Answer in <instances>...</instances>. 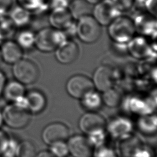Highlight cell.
Masks as SVG:
<instances>
[{
	"label": "cell",
	"mask_w": 157,
	"mask_h": 157,
	"mask_svg": "<svg viewBox=\"0 0 157 157\" xmlns=\"http://www.w3.org/2000/svg\"><path fill=\"white\" fill-rule=\"evenodd\" d=\"M136 27L132 18L119 15L108 26L107 33L113 42L120 45L127 44L134 36Z\"/></svg>",
	"instance_id": "1"
},
{
	"label": "cell",
	"mask_w": 157,
	"mask_h": 157,
	"mask_svg": "<svg viewBox=\"0 0 157 157\" xmlns=\"http://www.w3.org/2000/svg\"><path fill=\"white\" fill-rule=\"evenodd\" d=\"M63 31L52 27H45L35 33L34 47L40 52H54L62 42L67 40Z\"/></svg>",
	"instance_id": "2"
},
{
	"label": "cell",
	"mask_w": 157,
	"mask_h": 157,
	"mask_svg": "<svg viewBox=\"0 0 157 157\" xmlns=\"http://www.w3.org/2000/svg\"><path fill=\"white\" fill-rule=\"evenodd\" d=\"M75 33L78 38L86 44L96 42L101 35V26L90 14L83 16L75 23Z\"/></svg>",
	"instance_id": "3"
},
{
	"label": "cell",
	"mask_w": 157,
	"mask_h": 157,
	"mask_svg": "<svg viewBox=\"0 0 157 157\" xmlns=\"http://www.w3.org/2000/svg\"><path fill=\"white\" fill-rule=\"evenodd\" d=\"M31 114L26 108L16 103H10L2 112L3 123L12 129H22L29 123Z\"/></svg>",
	"instance_id": "4"
},
{
	"label": "cell",
	"mask_w": 157,
	"mask_h": 157,
	"mask_svg": "<svg viewBox=\"0 0 157 157\" xmlns=\"http://www.w3.org/2000/svg\"><path fill=\"white\" fill-rule=\"evenodd\" d=\"M12 72L15 80L24 85L35 83L40 74L36 64L33 61L24 58L12 64Z\"/></svg>",
	"instance_id": "5"
},
{
	"label": "cell",
	"mask_w": 157,
	"mask_h": 157,
	"mask_svg": "<svg viewBox=\"0 0 157 157\" xmlns=\"http://www.w3.org/2000/svg\"><path fill=\"white\" fill-rule=\"evenodd\" d=\"M66 89L72 98L80 99L86 93L94 90V87L91 78L83 74H75L67 80Z\"/></svg>",
	"instance_id": "6"
},
{
	"label": "cell",
	"mask_w": 157,
	"mask_h": 157,
	"mask_svg": "<svg viewBox=\"0 0 157 157\" xmlns=\"http://www.w3.org/2000/svg\"><path fill=\"white\" fill-rule=\"evenodd\" d=\"M107 122L101 115L96 112H88L80 118L78 127L87 136L105 131Z\"/></svg>",
	"instance_id": "7"
},
{
	"label": "cell",
	"mask_w": 157,
	"mask_h": 157,
	"mask_svg": "<svg viewBox=\"0 0 157 157\" xmlns=\"http://www.w3.org/2000/svg\"><path fill=\"white\" fill-rule=\"evenodd\" d=\"M92 16L101 26H108L121 13L109 0H102L94 4L92 9Z\"/></svg>",
	"instance_id": "8"
},
{
	"label": "cell",
	"mask_w": 157,
	"mask_h": 157,
	"mask_svg": "<svg viewBox=\"0 0 157 157\" xmlns=\"http://www.w3.org/2000/svg\"><path fill=\"white\" fill-rule=\"evenodd\" d=\"M69 129L64 123L53 122L46 126L42 131L43 141L50 145L55 142L66 141L69 137Z\"/></svg>",
	"instance_id": "9"
},
{
	"label": "cell",
	"mask_w": 157,
	"mask_h": 157,
	"mask_svg": "<svg viewBox=\"0 0 157 157\" xmlns=\"http://www.w3.org/2000/svg\"><path fill=\"white\" fill-rule=\"evenodd\" d=\"M69 153L73 157H91L93 147L87 137L82 135H74L69 137L66 142Z\"/></svg>",
	"instance_id": "10"
},
{
	"label": "cell",
	"mask_w": 157,
	"mask_h": 157,
	"mask_svg": "<svg viewBox=\"0 0 157 157\" xmlns=\"http://www.w3.org/2000/svg\"><path fill=\"white\" fill-rule=\"evenodd\" d=\"M55 55L57 61L63 64L73 63L79 55V47L77 44L71 39H67L56 48Z\"/></svg>",
	"instance_id": "11"
},
{
	"label": "cell",
	"mask_w": 157,
	"mask_h": 157,
	"mask_svg": "<svg viewBox=\"0 0 157 157\" xmlns=\"http://www.w3.org/2000/svg\"><path fill=\"white\" fill-rule=\"evenodd\" d=\"M91 80L94 89L104 92L113 87L115 82L113 71L110 67L101 66L94 71Z\"/></svg>",
	"instance_id": "12"
},
{
	"label": "cell",
	"mask_w": 157,
	"mask_h": 157,
	"mask_svg": "<svg viewBox=\"0 0 157 157\" xmlns=\"http://www.w3.org/2000/svg\"><path fill=\"white\" fill-rule=\"evenodd\" d=\"M0 53L2 61L7 64H13L23 58V50L15 41L10 39L0 45Z\"/></svg>",
	"instance_id": "13"
},
{
	"label": "cell",
	"mask_w": 157,
	"mask_h": 157,
	"mask_svg": "<svg viewBox=\"0 0 157 157\" xmlns=\"http://www.w3.org/2000/svg\"><path fill=\"white\" fill-rule=\"evenodd\" d=\"M126 46L131 55L137 59L147 58L153 52L147 39L142 36H134Z\"/></svg>",
	"instance_id": "14"
},
{
	"label": "cell",
	"mask_w": 157,
	"mask_h": 157,
	"mask_svg": "<svg viewBox=\"0 0 157 157\" xmlns=\"http://www.w3.org/2000/svg\"><path fill=\"white\" fill-rule=\"evenodd\" d=\"M106 128L112 137L120 139L131 134L133 126L129 119L118 117L112 119L109 124L107 123Z\"/></svg>",
	"instance_id": "15"
},
{
	"label": "cell",
	"mask_w": 157,
	"mask_h": 157,
	"mask_svg": "<svg viewBox=\"0 0 157 157\" xmlns=\"http://www.w3.org/2000/svg\"><path fill=\"white\" fill-rule=\"evenodd\" d=\"M48 20L52 28L61 31H64L74 24V19L68 9L52 10Z\"/></svg>",
	"instance_id": "16"
},
{
	"label": "cell",
	"mask_w": 157,
	"mask_h": 157,
	"mask_svg": "<svg viewBox=\"0 0 157 157\" xmlns=\"http://www.w3.org/2000/svg\"><path fill=\"white\" fill-rule=\"evenodd\" d=\"M118 139L117 150L120 157H134L137 151L142 146L140 141L131 134Z\"/></svg>",
	"instance_id": "17"
},
{
	"label": "cell",
	"mask_w": 157,
	"mask_h": 157,
	"mask_svg": "<svg viewBox=\"0 0 157 157\" xmlns=\"http://www.w3.org/2000/svg\"><path fill=\"white\" fill-rule=\"evenodd\" d=\"M27 109L31 113H39L42 112L47 105L45 95L40 91L33 90L25 95Z\"/></svg>",
	"instance_id": "18"
},
{
	"label": "cell",
	"mask_w": 157,
	"mask_h": 157,
	"mask_svg": "<svg viewBox=\"0 0 157 157\" xmlns=\"http://www.w3.org/2000/svg\"><path fill=\"white\" fill-rule=\"evenodd\" d=\"M7 15L16 28H24L32 19V13L25 8L17 5L10 9Z\"/></svg>",
	"instance_id": "19"
},
{
	"label": "cell",
	"mask_w": 157,
	"mask_h": 157,
	"mask_svg": "<svg viewBox=\"0 0 157 157\" xmlns=\"http://www.w3.org/2000/svg\"><path fill=\"white\" fill-rule=\"evenodd\" d=\"M2 94L4 98L10 103L15 102L25 95V85L16 80L6 82Z\"/></svg>",
	"instance_id": "20"
},
{
	"label": "cell",
	"mask_w": 157,
	"mask_h": 157,
	"mask_svg": "<svg viewBox=\"0 0 157 157\" xmlns=\"http://www.w3.org/2000/svg\"><path fill=\"white\" fill-rule=\"evenodd\" d=\"M136 31L138 29L144 34L148 36H156V24L155 20L151 18H147V15H138L133 20Z\"/></svg>",
	"instance_id": "21"
},
{
	"label": "cell",
	"mask_w": 157,
	"mask_h": 157,
	"mask_svg": "<svg viewBox=\"0 0 157 157\" xmlns=\"http://www.w3.org/2000/svg\"><path fill=\"white\" fill-rule=\"evenodd\" d=\"M80 100L82 107L88 112H96L103 104L101 95L94 90L86 93Z\"/></svg>",
	"instance_id": "22"
},
{
	"label": "cell",
	"mask_w": 157,
	"mask_h": 157,
	"mask_svg": "<svg viewBox=\"0 0 157 157\" xmlns=\"http://www.w3.org/2000/svg\"><path fill=\"white\" fill-rule=\"evenodd\" d=\"M91 4L85 0H73L70 2L68 10L74 20H78L79 18L90 15L92 12Z\"/></svg>",
	"instance_id": "23"
},
{
	"label": "cell",
	"mask_w": 157,
	"mask_h": 157,
	"mask_svg": "<svg viewBox=\"0 0 157 157\" xmlns=\"http://www.w3.org/2000/svg\"><path fill=\"white\" fill-rule=\"evenodd\" d=\"M15 41L23 50H29L34 47L35 33L31 29H23L17 34Z\"/></svg>",
	"instance_id": "24"
},
{
	"label": "cell",
	"mask_w": 157,
	"mask_h": 157,
	"mask_svg": "<svg viewBox=\"0 0 157 157\" xmlns=\"http://www.w3.org/2000/svg\"><path fill=\"white\" fill-rule=\"evenodd\" d=\"M15 28L7 14L0 15V43L10 39L13 36Z\"/></svg>",
	"instance_id": "25"
},
{
	"label": "cell",
	"mask_w": 157,
	"mask_h": 157,
	"mask_svg": "<svg viewBox=\"0 0 157 157\" xmlns=\"http://www.w3.org/2000/svg\"><path fill=\"white\" fill-rule=\"evenodd\" d=\"M18 5L33 13H42L49 7V0H16Z\"/></svg>",
	"instance_id": "26"
},
{
	"label": "cell",
	"mask_w": 157,
	"mask_h": 157,
	"mask_svg": "<svg viewBox=\"0 0 157 157\" xmlns=\"http://www.w3.org/2000/svg\"><path fill=\"white\" fill-rule=\"evenodd\" d=\"M102 103L109 107H116L121 102L122 98L118 90L111 88L102 92Z\"/></svg>",
	"instance_id": "27"
},
{
	"label": "cell",
	"mask_w": 157,
	"mask_h": 157,
	"mask_svg": "<svg viewBox=\"0 0 157 157\" xmlns=\"http://www.w3.org/2000/svg\"><path fill=\"white\" fill-rule=\"evenodd\" d=\"M36 150L34 145L29 140H23L18 144L15 157H36Z\"/></svg>",
	"instance_id": "28"
},
{
	"label": "cell",
	"mask_w": 157,
	"mask_h": 157,
	"mask_svg": "<svg viewBox=\"0 0 157 157\" xmlns=\"http://www.w3.org/2000/svg\"><path fill=\"white\" fill-rule=\"evenodd\" d=\"M156 119L155 116L145 115L141 117L138 122L139 129L142 132L151 134L156 131Z\"/></svg>",
	"instance_id": "29"
},
{
	"label": "cell",
	"mask_w": 157,
	"mask_h": 157,
	"mask_svg": "<svg viewBox=\"0 0 157 157\" xmlns=\"http://www.w3.org/2000/svg\"><path fill=\"white\" fill-rule=\"evenodd\" d=\"M49 146V151L55 157H66L69 154L66 141L57 142Z\"/></svg>",
	"instance_id": "30"
},
{
	"label": "cell",
	"mask_w": 157,
	"mask_h": 157,
	"mask_svg": "<svg viewBox=\"0 0 157 157\" xmlns=\"http://www.w3.org/2000/svg\"><path fill=\"white\" fill-rule=\"evenodd\" d=\"M115 7L120 12L129 10L134 4V0H109Z\"/></svg>",
	"instance_id": "31"
},
{
	"label": "cell",
	"mask_w": 157,
	"mask_h": 157,
	"mask_svg": "<svg viewBox=\"0 0 157 157\" xmlns=\"http://www.w3.org/2000/svg\"><path fill=\"white\" fill-rule=\"evenodd\" d=\"M93 155H94V157H115L113 150L109 147H106L104 144L95 147Z\"/></svg>",
	"instance_id": "32"
},
{
	"label": "cell",
	"mask_w": 157,
	"mask_h": 157,
	"mask_svg": "<svg viewBox=\"0 0 157 157\" xmlns=\"http://www.w3.org/2000/svg\"><path fill=\"white\" fill-rule=\"evenodd\" d=\"M69 0H49L48 6L51 10H60L68 9Z\"/></svg>",
	"instance_id": "33"
},
{
	"label": "cell",
	"mask_w": 157,
	"mask_h": 157,
	"mask_svg": "<svg viewBox=\"0 0 157 157\" xmlns=\"http://www.w3.org/2000/svg\"><path fill=\"white\" fill-rule=\"evenodd\" d=\"M148 13L153 17H156L157 12V0H146L144 4Z\"/></svg>",
	"instance_id": "34"
},
{
	"label": "cell",
	"mask_w": 157,
	"mask_h": 157,
	"mask_svg": "<svg viewBox=\"0 0 157 157\" xmlns=\"http://www.w3.org/2000/svg\"><path fill=\"white\" fill-rule=\"evenodd\" d=\"M13 6V0H0V15H7Z\"/></svg>",
	"instance_id": "35"
},
{
	"label": "cell",
	"mask_w": 157,
	"mask_h": 157,
	"mask_svg": "<svg viewBox=\"0 0 157 157\" xmlns=\"http://www.w3.org/2000/svg\"><path fill=\"white\" fill-rule=\"evenodd\" d=\"M9 137L3 131L0 129V156L2 155L8 144Z\"/></svg>",
	"instance_id": "36"
},
{
	"label": "cell",
	"mask_w": 157,
	"mask_h": 157,
	"mask_svg": "<svg viewBox=\"0 0 157 157\" xmlns=\"http://www.w3.org/2000/svg\"><path fill=\"white\" fill-rule=\"evenodd\" d=\"M6 82V75L3 71L0 70V96L2 94V91Z\"/></svg>",
	"instance_id": "37"
},
{
	"label": "cell",
	"mask_w": 157,
	"mask_h": 157,
	"mask_svg": "<svg viewBox=\"0 0 157 157\" xmlns=\"http://www.w3.org/2000/svg\"><path fill=\"white\" fill-rule=\"evenodd\" d=\"M36 157H55L49 150H43L36 154Z\"/></svg>",
	"instance_id": "38"
},
{
	"label": "cell",
	"mask_w": 157,
	"mask_h": 157,
	"mask_svg": "<svg viewBox=\"0 0 157 157\" xmlns=\"http://www.w3.org/2000/svg\"><path fill=\"white\" fill-rule=\"evenodd\" d=\"M88 3H89L91 5H94L101 1H102V0H85Z\"/></svg>",
	"instance_id": "39"
},
{
	"label": "cell",
	"mask_w": 157,
	"mask_h": 157,
	"mask_svg": "<svg viewBox=\"0 0 157 157\" xmlns=\"http://www.w3.org/2000/svg\"><path fill=\"white\" fill-rule=\"evenodd\" d=\"M145 1L146 0H134V2H137L139 4L144 6V4L145 3Z\"/></svg>",
	"instance_id": "40"
},
{
	"label": "cell",
	"mask_w": 157,
	"mask_h": 157,
	"mask_svg": "<svg viewBox=\"0 0 157 157\" xmlns=\"http://www.w3.org/2000/svg\"><path fill=\"white\" fill-rule=\"evenodd\" d=\"M3 123V119H2V113L0 112V126Z\"/></svg>",
	"instance_id": "41"
},
{
	"label": "cell",
	"mask_w": 157,
	"mask_h": 157,
	"mask_svg": "<svg viewBox=\"0 0 157 157\" xmlns=\"http://www.w3.org/2000/svg\"><path fill=\"white\" fill-rule=\"evenodd\" d=\"M2 62V59H1V53H0V64Z\"/></svg>",
	"instance_id": "42"
}]
</instances>
